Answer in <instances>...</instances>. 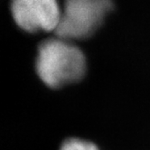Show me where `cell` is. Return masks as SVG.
<instances>
[{"label": "cell", "instance_id": "6da1fadb", "mask_svg": "<svg viewBox=\"0 0 150 150\" xmlns=\"http://www.w3.org/2000/svg\"><path fill=\"white\" fill-rule=\"evenodd\" d=\"M86 62L82 52L61 38L42 42L38 49L36 71L51 88H60L82 78Z\"/></svg>", "mask_w": 150, "mask_h": 150}, {"label": "cell", "instance_id": "7a4b0ae2", "mask_svg": "<svg viewBox=\"0 0 150 150\" xmlns=\"http://www.w3.org/2000/svg\"><path fill=\"white\" fill-rule=\"evenodd\" d=\"M112 6L109 0H68L55 34L63 40L88 37L100 25Z\"/></svg>", "mask_w": 150, "mask_h": 150}, {"label": "cell", "instance_id": "3957f363", "mask_svg": "<svg viewBox=\"0 0 150 150\" xmlns=\"http://www.w3.org/2000/svg\"><path fill=\"white\" fill-rule=\"evenodd\" d=\"M11 9L16 24L28 32L55 31L62 15L54 0H16Z\"/></svg>", "mask_w": 150, "mask_h": 150}, {"label": "cell", "instance_id": "277c9868", "mask_svg": "<svg viewBox=\"0 0 150 150\" xmlns=\"http://www.w3.org/2000/svg\"><path fill=\"white\" fill-rule=\"evenodd\" d=\"M61 150H99L93 143L89 141L81 140L78 138H69L65 140L62 146Z\"/></svg>", "mask_w": 150, "mask_h": 150}]
</instances>
